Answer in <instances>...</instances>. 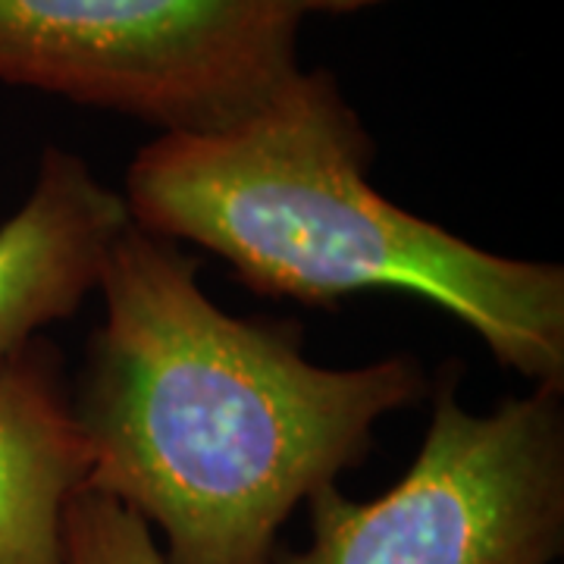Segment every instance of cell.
<instances>
[{
    "label": "cell",
    "instance_id": "obj_1",
    "mask_svg": "<svg viewBox=\"0 0 564 564\" xmlns=\"http://www.w3.org/2000/svg\"><path fill=\"white\" fill-rule=\"evenodd\" d=\"M98 292L104 323L73 392L85 489L158 527L166 564H270L289 514L367 458L386 414L430 395L411 355L321 367L295 323L226 314L198 261L135 223Z\"/></svg>",
    "mask_w": 564,
    "mask_h": 564
},
{
    "label": "cell",
    "instance_id": "obj_4",
    "mask_svg": "<svg viewBox=\"0 0 564 564\" xmlns=\"http://www.w3.org/2000/svg\"><path fill=\"white\" fill-rule=\"evenodd\" d=\"M311 545L270 564H558L564 392L508 395L489 414L443 377L421 452L373 502L336 486L311 499Z\"/></svg>",
    "mask_w": 564,
    "mask_h": 564
},
{
    "label": "cell",
    "instance_id": "obj_7",
    "mask_svg": "<svg viewBox=\"0 0 564 564\" xmlns=\"http://www.w3.org/2000/svg\"><path fill=\"white\" fill-rule=\"evenodd\" d=\"M63 564H166V558L132 508L79 489L63 511Z\"/></svg>",
    "mask_w": 564,
    "mask_h": 564
},
{
    "label": "cell",
    "instance_id": "obj_2",
    "mask_svg": "<svg viewBox=\"0 0 564 564\" xmlns=\"http://www.w3.org/2000/svg\"><path fill=\"white\" fill-rule=\"evenodd\" d=\"M373 154L336 76L302 69L245 120L144 144L122 202L139 229L217 254L263 295H421L533 389L564 392L562 263L505 258L408 214L367 180Z\"/></svg>",
    "mask_w": 564,
    "mask_h": 564
},
{
    "label": "cell",
    "instance_id": "obj_8",
    "mask_svg": "<svg viewBox=\"0 0 564 564\" xmlns=\"http://www.w3.org/2000/svg\"><path fill=\"white\" fill-rule=\"evenodd\" d=\"M383 0H295L302 17H314V13H358L364 7H373Z\"/></svg>",
    "mask_w": 564,
    "mask_h": 564
},
{
    "label": "cell",
    "instance_id": "obj_3",
    "mask_svg": "<svg viewBox=\"0 0 564 564\" xmlns=\"http://www.w3.org/2000/svg\"><path fill=\"white\" fill-rule=\"evenodd\" d=\"M302 20L295 0H0V82L210 132L302 73Z\"/></svg>",
    "mask_w": 564,
    "mask_h": 564
},
{
    "label": "cell",
    "instance_id": "obj_6",
    "mask_svg": "<svg viewBox=\"0 0 564 564\" xmlns=\"http://www.w3.org/2000/svg\"><path fill=\"white\" fill-rule=\"evenodd\" d=\"M88 474L63 364L35 339L0 364V564H63V511Z\"/></svg>",
    "mask_w": 564,
    "mask_h": 564
},
{
    "label": "cell",
    "instance_id": "obj_5",
    "mask_svg": "<svg viewBox=\"0 0 564 564\" xmlns=\"http://www.w3.org/2000/svg\"><path fill=\"white\" fill-rule=\"evenodd\" d=\"M129 226L120 192L79 154L44 148L29 198L0 226V364L79 311Z\"/></svg>",
    "mask_w": 564,
    "mask_h": 564
}]
</instances>
